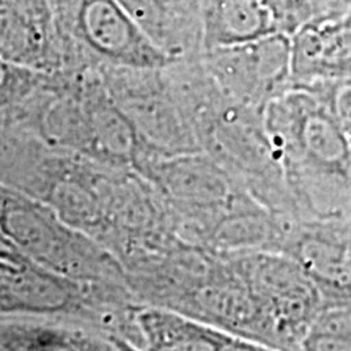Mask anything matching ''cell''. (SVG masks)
<instances>
[{"instance_id":"5bb4252c","label":"cell","mask_w":351,"mask_h":351,"mask_svg":"<svg viewBox=\"0 0 351 351\" xmlns=\"http://www.w3.org/2000/svg\"><path fill=\"white\" fill-rule=\"evenodd\" d=\"M2 351H122L106 332L83 320L8 314L0 320Z\"/></svg>"},{"instance_id":"ffe728a7","label":"cell","mask_w":351,"mask_h":351,"mask_svg":"<svg viewBox=\"0 0 351 351\" xmlns=\"http://www.w3.org/2000/svg\"><path fill=\"white\" fill-rule=\"evenodd\" d=\"M317 93L328 104L332 112L343 127L351 145V77L330 78V80H314L300 83Z\"/></svg>"},{"instance_id":"5b68a950","label":"cell","mask_w":351,"mask_h":351,"mask_svg":"<svg viewBox=\"0 0 351 351\" xmlns=\"http://www.w3.org/2000/svg\"><path fill=\"white\" fill-rule=\"evenodd\" d=\"M140 302L127 283L70 278L47 269L0 234V314L83 320L109 333L125 351L145 350Z\"/></svg>"},{"instance_id":"9c48e42d","label":"cell","mask_w":351,"mask_h":351,"mask_svg":"<svg viewBox=\"0 0 351 351\" xmlns=\"http://www.w3.org/2000/svg\"><path fill=\"white\" fill-rule=\"evenodd\" d=\"M83 69L165 67L160 49L117 0H49Z\"/></svg>"},{"instance_id":"30bf717a","label":"cell","mask_w":351,"mask_h":351,"mask_svg":"<svg viewBox=\"0 0 351 351\" xmlns=\"http://www.w3.org/2000/svg\"><path fill=\"white\" fill-rule=\"evenodd\" d=\"M165 67L104 65L99 69L112 98L134 127L140 148L163 155L202 152Z\"/></svg>"},{"instance_id":"2e32d148","label":"cell","mask_w":351,"mask_h":351,"mask_svg":"<svg viewBox=\"0 0 351 351\" xmlns=\"http://www.w3.org/2000/svg\"><path fill=\"white\" fill-rule=\"evenodd\" d=\"M291 39L295 83L351 77V8L307 23Z\"/></svg>"},{"instance_id":"7c38bea8","label":"cell","mask_w":351,"mask_h":351,"mask_svg":"<svg viewBox=\"0 0 351 351\" xmlns=\"http://www.w3.org/2000/svg\"><path fill=\"white\" fill-rule=\"evenodd\" d=\"M280 252L314 280L324 306H351V215L288 218Z\"/></svg>"},{"instance_id":"8fae6325","label":"cell","mask_w":351,"mask_h":351,"mask_svg":"<svg viewBox=\"0 0 351 351\" xmlns=\"http://www.w3.org/2000/svg\"><path fill=\"white\" fill-rule=\"evenodd\" d=\"M202 60L228 99L261 112L295 83L293 39L282 32L207 51Z\"/></svg>"},{"instance_id":"52a82bcc","label":"cell","mask_w":351,"mask_h":351,"mask_svg":"<svg viewBox=\"0 0 351 351\" xmlns=\"http://www.w3.org/2000/svg\"><path fill=\"white\" fill-rule=\"evenodd\" d=\"M0 187V234L21 252L70 278L127 283L124 265L106 245L70 225L49 205L12 187Z\"/></svg>"},{"instance_id":"d6986e66","label":"cell","mask_w":351,"mask_h":351,"mask_svg":"<svg viewBox=\"0 0 351 351\" xmlns=\"http://www.w3.org/2000/svg\"><path fill=\"white\" fill-rule=\"evenodd\" d=\"M302 350L351 351V306H324Z\"/></svg>"},{"instance_id":"3957f363","label":"cell","mask_w":351,"mask_h":351,"mask_svg":"<svg viewBox=\"0 0 351 351\" xmlns=\"http://www.w3.org/2000/svg\"><path fill=\"white\" fill-rule=\"evenodd\" d=\"M263 117L300 218L351 215V145L326 101L293 83Z\"/></svg>"},{"instance_id":"8992f818","label":"cell","mask_w":351,"mask_h":351,"mask_svg":"<svg viewBox=\"0 0 351 351\" xmlns=\"http://www.w3.org/2000/svg\"><path fill=\"white\" fill-rule=\"evenodd\" d=\"M134 169L156 191L176 234L204 247L212 249L219 230L257 204L204 152L163 155L138 148Z\"/></svg>"},{"instance_id":"277c9868","label":"cell","mask_w":351,"mask_h":351,"mask_svg":"<svg viewBox=\"0 0 351 351\" xmlns=\"http://www.w3.org/2000/svg\"><path fill=\"white\" fill-rule=\"evenodd\" d=\"M124 269L140 306L178 311L257 343L256 306L231 254L178 238Z\"/></svg>"},{"instance_id":"7a4b0ae2","label":"cell","mask_w":351,"mask_h":351,"mask_svg":"<svg viewBox=\"0 0 351 351\" xmlns=\"http://www.w3.org/2000/svg\"><path fill=\"white\" fill-rule=\"evenodd\" d=\"M0 130L33 135L117 168H134L140 147L99 67L43 72L2 62Z\"/></svg>"},{"instance_id":"ac0fdd59","label":"cell","mask_w":351,"mask_h":351,"mask_svg":"<svg viewBox=\"0 0 351 351\" xmlns=\"http://www.w3.org/2000/svg\"><path fill=\"white\" fill-rule=\"evenodd\" d=\"M200 25L204 52L280 32L265 0H202Z\"/></svg>"},{"instance_id":"e0dca14e","label":"cell","mask_w":351,"mask_h":351,"mask_svg":"<svg viewBox=\"0 0 351 351\" xmlns=\"http://www.w3.org/2000/svg\"><path fill=\"white\" fill-rule=\"evenodd\" d=\"M147 36L171 59L204 54L202 0H117Z\"/></svg>"},{"instance_id":"ba28073f","label":"cell","mask_w":351,"mask_h":351,"mask_svg":"<svg viewBox=\"0 0 351 351\" xmlns=\"http://www.w3.org/2000/svg\"><path fill=\"white\" fill-rule=\"evenodd\" d=\"M257 313V343L265 351H300L324 301L295 258L275 251L231 254Z\"/></svg>"},{"instance_id":"6da1fadb","label":"cell","mask_w":351,"mask_h":351,"mask_svg":"<svg viewBox=\"0 0 351 351\" xmlns=\"http://www.w3.org/2000/svg\"><path fill=\"white\" fill-rule=\"evenodd\" d=\"M0 135L2 186L49 205L117 258L168 228L160 197L134 168L103 165L33 135Z\"/></svg>"},{"instance_id":"9a60e30c","label":"cell","mask_w":351,"mask_h":351,"mask_svg":"<svg viewBox=\"0 0 351 351\" xmlns=\"http://www.w3.org/2000/svg\"><path fill=\"white\" fill-rule=\"evenodd\" d=\"M137 324L150 351H265L204 320L158 306H140Z\"/></svg>"},{"instance_id":"4fadbf2b","label":"cell","mask_w":351,"mask_h":351,"mask_svg":"<svg viewBox=\"0 0 351 351\" xmlns=\"http://www.w3.org/2000/svg\"><path fill=\"white\" fill-rule=\"evenodd\" d=\"M0 59L43 72L83 69L49 0H0Z\"/></svg>"},{"instance_id":"44dd1931","label":"cell","mask_w":351,"mask_h":351,"mask_svg":"<svg viewBox=\"0 0 351 351\" xmlns=\"http://www.w3.org/2000/svg\"><path fill=\"white\" fill-rule=\"evenodd\" d=\"M282 33L293 36L307 23L306 0H265Z\"/></svg>"}]
</instances>
